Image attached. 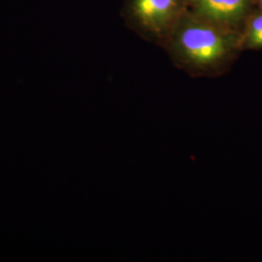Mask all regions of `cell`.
<instances>
[{
    "instance_id": "6da1fadb",
    "label": "cell",
    "mask_w": 262,
    "mask_h": 262,
    "mask_svg": "<svg viewBox=\"0 0 262 262\" xmlns=\"http://www.w3.org/2000/svg\"><path fill=\"white\" fill-rule=\"evenodd\" d=\"M162 49L173 66L192 78L226 74L243 53L241 33L203 19L187 9Z\"/></svg>"
},
{
    "instance_id": "3957f363",
    "label": "cell",
    "mask_w": 262,
    "mask_h": 262,
    "mask_svg": "<svg viewBox=\"0 0 262 262\" xmlns=\"http://www.w3.org/2000/svg\"><path fill=\"white\" fill-rule=\"evenodd\" d=\"M187 9L223 28L241 33L255 0H187Z\"/></svg>"
},
{
    "instance_id": "5b68a950",
    "label": "cell",
    "mask_w": 262,
    "mask_h": 262,
    "mask_svg": "<svg viewBox=\"0 0 262 262\" xmlns=\"http://www.w3.org/2000/svg\"><path fill=\"white\" fill-rule=\"evenodd\" d=\"M255 6L262 10V0H255Z\"/></svg>"
},
{
    "instance_id": "277c9868",
    "label": "cell",
    "mask_w": 262,
    "mask_h": 262,
    "mask_svg": "<svg viewBox=\"0 0 262 262\" xmlns=\"http://www.w3.org/2000/svg\"><path fill=\"white\" fill-rule=\"evenodd\" d=\"M241 45L243 52L262 50V10L256 6L244 24Z\"/></svg>"
},
{
    "instance_id": "7a4b0ae2",
    "label": "cell",
    "mask_w": 262,
    "mask_h": 262,
    "mask_svg": "<svg viewBox=\"0 0 262 262\" xmlns=\"http://www.w3.org/2000/svg\"><path fill=\"white\" fill-rule=\"evenodd\" d=\"M187 9V0H123L121 15L139 37L162 48Z\"/></svg>"
}]
</instances>
